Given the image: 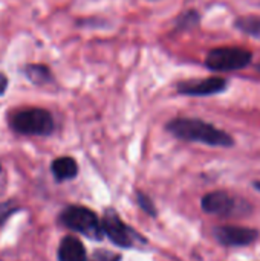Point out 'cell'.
<instances>
[{"mask_svg": "<svg viewBox=\"0 0 260 261\" xmlns=\"http://www.w3.org/2000/svg\"><path fill=\"white\" fill-rule=\"evenodd\" d=\"M52 174L57 180H70L78 174V165L75 162V159L64 156V158H58L52 162L51 165Z\"/></svg>", "mask_w": 260, "mask_h": 261, "instance_id": "cell-10", "label": "cell"}, {"mask_svg": "<svg viewBox=\"0 0 260 261\" xmlns=\"http://www.w3.org/2000/svg\"><path fill=\"white\" fill-rule=\"evenodd\" d=\"M236 29L242 31L247 35H251L260 40V17L257 15H244L236 18L234 21Z\"/></svg>", "mask_w": 260, "mask_h": 261, "instance_id": "cell-12", "label": "cell"}, {"mask_svg": "<svg viewBox=\"0 0 260 261\" xmlns=\"http://www.w3.org/2000/svg\"><path fill=\"white\" fill-rule=\"evenodd\" d=\"M138 203H139V206H141L147 214L156 216V210H155V206H153V202H152L147 196H144L143 193H138Z\"/></svg>", "mask_w": 260, "mask_h": 261, "instance_id": "cell-15", "label": "cell"}, {"mask_svg": "<svg viewBox=\"0 0 260 261\" xmlns=\"http://www.w3.org/2000/svg\"><path fill=\"white\" fill-rule=\"evenodd\" d=\"M216 240L224 246H248L256 242L259 232L253 228L244 226H218L215 229Z\"/></svg>", "mask_w": 260, "mask_h": 261, "instance_id": "cell-8", "label": "cell"}, {"mask_svg": "<svg viewBox=\"0 0 260 261\" xmlns=\"http://www.w3.org/2000/svg\"><path fill=\"white\" fill-rule=\"evenodd\" d=\"M9 128L26 136H49L54 132L52 115L41 107H20L8 115Z\"/></svg>", "mask_w": 260, "mask_h": 261, "instance_id": "cell-2", "label": "cell"}, {"mask_svg": "<svg viewBox=\"0 0 260 261\" xmlns=\"http://www.w3.org/2000/svg\"><path fill=\"white\" fill-rule=\"evenodd\" d=\"M58 260L60 261H87L86 249L83 243L72 237L67 236L61 240L60 248H58Z\"/></svg>", "mask_w": 260, "mask_h": 261, "instance_id": "cell-9", "label": "cell"}, {"mask_svg": "<svg viewBox=\"0 0 260 261\" xmlns=\"http://www.w3.org/2000/svg\"><path fill=\"white\" fill-rule=\"evenodd\" d=\"M199 23V14L196 11H187L185 14H182L179 18H178V29H188V28H193Z\"/></svg>", "mask_w": 260, "mask_h": 261, "instance_id": "cell-13", "label": "cell"}, {"mask_svg": "<svg viewBox=\"0 0 260 261\" xmlns=\"http://www.w3.org/2000/svg\"><path fill=\"white\" fill-rule=\"evenodd\" d=\"M15 210H17V206H15V203L12 200L5 202V203H0V223H3Z\"/></svg>", "mask_w": 260, "mask_h": 261, "instance_id": "cell-16", "label": "cell"}, {"mask_svg": "<svg viewBox=\"0 0 260 261\" xmlns=\"http://www.w3.org/2000/svg\"><path fill=\"white\" fill-rule=\"evenodd\" d=\"M253 54L244 47H215L207 54L205 66L213 72H233L247 67Z\"/></svg>", "mask_w": 260, "mask_h": 261, "instance_id": "cell-3", "label": "cell"}, {"mask_svg": "<svg viewBox=\"0 0 260 261\" xmlns=\"http://www.w3.org/2000/svg\"><path fill=\"white\" fill-rule=\"evenodd\" d=\"M228 81L221 76H210L204 80H190L178 84V92L187 96H210L227 90Z\"/></svg>", "mask_w": 260, "mask_h": 261, "instance_id": "cell-7", "label": "cell"}, {"mask_svg": "<svg viewBox=\"0 0 260 261\" xmlns=\"http://www.w3.org/2000/svg\"><path fill=\"white\" fill-rule=\"evenodd\" d=\"M101 228L103 232L109 236V239L120 248H135L139 243H146V240L129 225H126L112 210L106 211V214L103 216Z\"/></svg>", "mask_w": 260, "mask_h": 261, "instance_id": "cell-6", "label": "cell"}, {"mask_svg": "<svg viewBox=\"0 0 260 261\" xmlns=\"http://www.w3.org/2000/svg\"><path fill=\"white\" fill-rule=\"evenodd\" d=\"M25 75L32 84L37 86H43L52 81V73L44 64H26Z\"/></svg>", "mask_w": 260, "mask_h": 261, "instance_id": "cell-11", "label": "cell"}, {"mask_svg": "<svg viewBox=\"0 0 260 261\" xmlns=\"http://www.w3.org/2000/svg\"><path fill=\"white\" fill-rule=\"evenodd\" d=\"M6 87H8V78L5 73H0V96L6 92Z\"/></svg>", "mask_w": 260, "mask_h": 261, "instance_id": "cell-17", "label": "cell"}, {"mask_svg": "<svg viewBox=\"0 0 260 261\" xmlns=\"http://www.w3.org/2000/svg\"><path fill=\"white\" fill-rule=\"evenodd\" d=\"M0 173H2V167H0Z\"/></svg>", "mask_w": 260, "mask_h": 261, "instance_id": "cell-19", "label": "cell"}, {"mask_svg": "<svg viewBox=\"0 0 260 261\" xmlns=\"http://www.w3.org/2000/svg\"><path fill=\"white\" fill-rule=\"evenodd\" d=\"M167 130L178 139L201 142L210 147H233L234 139L227 132L196 118H175L167 124Z\"/></svg>", "mask_w": 260, "mask_h": 261, "instance_id": "cell-1", "label": "cell"}, {"mask_svg": "<svg viewBox=\"0 0 260 261\" xmlns=\"http://www.w3.org/2000/svg\"><path fill=\"white\" fill-rule=\"evenodd\" d=\"M202 210L207 214L219 216V217H231V216H245L251 211V206L227 191H213L202 197Z\"/></svg>", "mask_w": 260, "mask_h": 261, "instance_id": "cell-5", "label": "cell"}, {"mask_svg": "<svg viewBox=\"0 0 260 261\" xmlns=\"http://www.w3.org/2000/svg\"><path fill=\"white\" fill-rule=\"evenodd\" d=\"M254 187H256V190L260 193V180L259 182H254Z\"/></svg>", "mask_w": 260, "mask_h": 261, "instance_id": "cell-18", "label": "cell"}, {"mask_svg": "<svg viewBox=\"0 0 260 261\" xmlns=\"http://www.w3.org/2000/svg\"><path fill=\"white\" fill-rule=\"evenodd\" d=\"M120 254H115L107 249H97L92 252V255L87 258V261H120Z\"/></svg>", "mask_w": 260, "mask_h": 261, "instance_id": "cell-14", "label": "cell"}, {"mask_svg": "<svg viewBox=\"0 0 260 261\" xmlns=\"http://www.w3.org/2000/svg\"><path fill=\"white\" fill-rule=\"evenodd\" d=\"M60 219L64 226L92 240H101V237L104 236L101 222L98 220L97 214L84 206H69L61 213Z\"/></svg>", "mask_w": 260, "mask_h": 261, "instance_id": "cell-4", "label": "cell"}]
</instances>
